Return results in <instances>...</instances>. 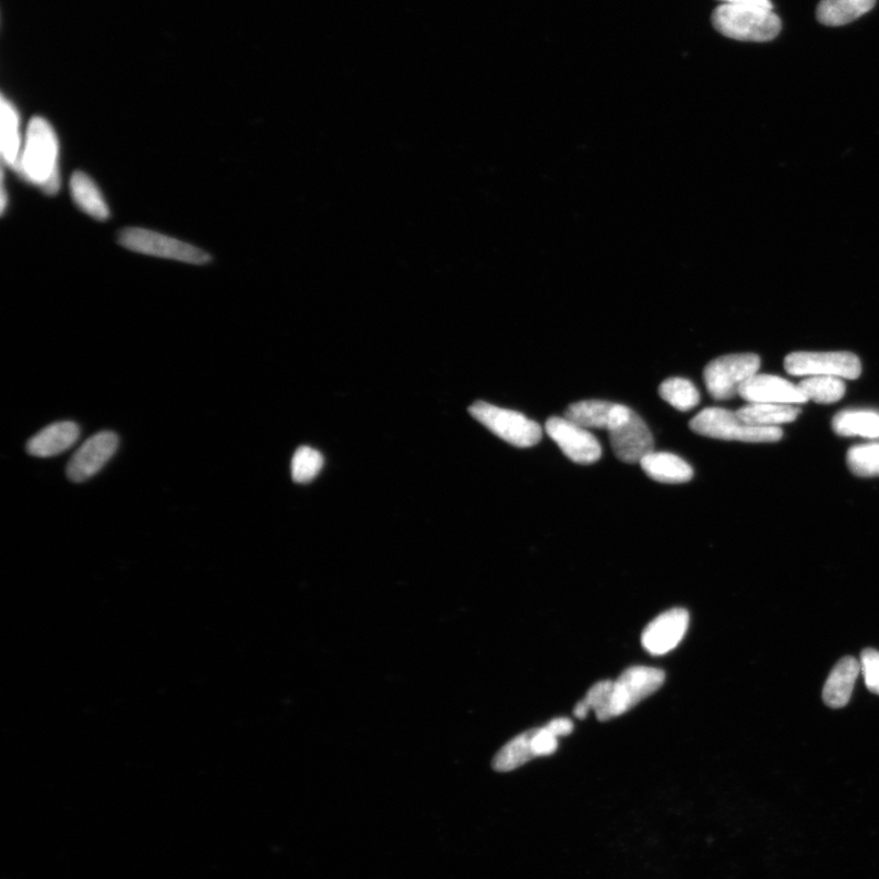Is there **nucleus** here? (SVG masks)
<instances>
[{"label": "nucleus", "mask_w": 879, "mask_h": 879, "mask_svg": "<svg viewBox=\"0 0 879 879\" xmlns=\"http://www.w3.org/2000/svg\"><path fill=\"white\" fill-rule=\"evenodd\" d=\"M16 173L49 195L59 191V141L46 119L35 117L28 123Z\"/></svg>", "instance_id": "nucleus-1"}, {"label": "nucleus", "mask_w": 879, "mask_h": 879, "mask_svg": "<svg viewBox=\"0 0 879 879\" xmlns=\"http://www.w3.org/2000/svg\"><path fill=\"white\" fill-rule=\"evenodd\" d=\"M712 24L723 36L746 43H769L782 28L773 10L730 4H722L713 12Z\"/></svg>", "instance_id": "nucleus-2"}, {"label": "nucleus", "mask_w": 879, "mask_h": 879, "mask_svg": "<svg viewBox=\"0 0 879 879\" xmlns=\"http://www.w3.org/2000/svg\"><path fill=\"white\" fill-rule=\"evenodd\" d=\"M689 428L699 436L741 442H775L783 437L779 427H752L723 408H706L689 423Z\"/></svg>", "instance_id": "nucleus-3"}, {"label": "nucleus", "mask_w": 879, "mask_h": 879, "mask_svg": "<svg viewBox=\"0 0 879 879\" xmlns=\"http://www.w3.org/2000/svg\"><path fill=\"white\" fill-rule=\"evenodd\" d=\"M609 442L616 458L628 464L640 463L654 452L655 440L646 423L633 409L616 403L608 423Z\"/></svg>", "instance_id": "nucleus-4"}, {"label": "nucleus", "mask_w": 879, "mask_h": 879, "mask_svg": "<svg viewBox=\"0 0 879 879\" xmlns=\"http://www.w3.org/2000/svg\"><path fill=\"white\" fill-rule=\"evenodd\" d=\"M473 418L488 428L496 437L514 448H533L543 439V429L536 421L522 413L490 405L484 401L475 402L470 408Z\"/></svg>", "instance_id": "nucleus-5"}, {"label": "nucleus", "mask_w": 879, "mask_h": 879, "mask_svg": "<svg viewBox=\"0 0 879 879\" xmlns=\"http://www.w3.org/2000/svg\"><path fill=\"white\" fill-rule=\"evenodd\" d=\"M665 672L654 667L634 666L614 681L611 697L602 721H609L632 710L640 701L655 694L664 686Z\"/></svg>", "instance_id": "nucleus-6"}, {"label": "nucleus", "mask_w": 879, "mask_h": 879, "mask_svg": "<svg viewBox=\"0 0 879 879\" xmlns=\"http://www.w3.org/2000/svg\"><path fill=\"white\" fill-rule=\"evenodd\" d=\"M122 247L133 252L165 258L190 264L203 265L212 261V257L189 243L173 239L159 233L129 227L119 235Z\"/></svg>", "instance_id": "nucleus-7"}, {"label": "nucleus", "mask_w": 879, "mask_h": 879, "mask_svg": "<svg viewBox=\"0 0 879 879\" xmlns=\"http://www.w3.org/2000/svg\"><path fill=\"white\" fill-rule=\"evenodd\" d=\"M760 366V357L753 354L728 355L710 361L703 371L709 394L717 401L736 397L744 382L758 375Z\"/></svg>", "instance_id": "nucleus-8"}, {"label": "nucleus", "mask_w": 879, "mask_h": 879, "mask_svg": "<svg viewBox=\"0 0 879 879\" xmlns=\"http://www.w3.org/2000/svg\"><path fill=\"white\" fill-rule=\"evenodd\" d=\"M784 368L794 377H835L857 379L862 361L851 352H794L785 358Z\"/></svg>", "instance_id": "nucleus-9"}, {"label": "nucleus", "mask_w": 879, "mask_h": 879, "mask_svg": "<svg viewBox=\"0 0 879 879\" xmlns=\"http://www.w3.org/2000/svg\"><path fill=\"white\" fill-rule=\"evenodd\" d=\"M545 430L568 459L578 464H593L602 459L603 449L591 431L567 418L551 417Z\"/></svg>", "instance_id": "nucleus-10"}, {"label": "nucleus", "mask_w": 879, "mask_h": 879, "mask_svg": "<svg viewBox=\"0 0 879 879\" xmlns=\"http://www.w3.org/2000/svg\"><path fill=\"white\" fill-rule=\"evenodd\" d=\"M119 447L117 433L102 431L82 443L68 464L71 482L82 483L96 475L114 456Z\"/></svg>", "instance_id": "nucleus-11"}, {"label": "nucleus", "mask_w": 879, "mask_h": 879, "mask_svg": "<svg viewBox=\"0 0 879 879\" xmlns=\"http://www.w3.org/2000/svg\"><path fill=\"white\" fill-rule=\"evenodd\" d=\"M689 627V613L672 608L653 620L641 636V644L651 655H665L676 649Z\"/></svg>", "instance_id": "nucleus-12"}, {"label": "nucleus", "mask_w": 879, "mask_h": 879, "mask_svg": "<svg viewBox=\"0 0 879 879\" xmlns=\"http://www.w3.org/2000/svg\"><path fill=\"white\" fill-rule=\"evenodd\" d=\"M738 395L750 403H777V405H796L809 401L799 387H795L791 381L764 375H755L744 382Z\"/></svg>", "instance_id": "nucleus-13"}, {"label": "nucleus", "mask_w": 879, "mask_h": 879, "mask_svg": "<svg viewBox=\"0 0 879 879\" xmlns=\"http://www.w3.org/2000/svg\"><path fill=\"white\" fill-rule=\"evenodd\" d=\"M80 437V429L74 421H59L40 430L29 439L26 450L31 456L47 459L69 450Z\"/></svg>", "instance_id": "nucleus-14"}, {"label": "nucleus", "mask_w": 879, "mask_h": 879, "mask_svg": "<svg viewBox=\"0 0 879 879\" xmlns=\"http://www.w3.org/2000/svg\"><path fill=\"white\" fill-rule=\"evenodd\" d=\"M860 672V662L855 657L846 656L838 662L823 688L825 705L832 709L846 706L852 699L855 681Z\"/></svg>", "instance_id": "nucleus-15"}, {"label": "nucleus", "mask_w": 879, "mask_h": 879, "mask_svg": "<svg viewBox=\"0 0 879 879\" xmlns=\"http://www.w3.org/2000/svg\"><path fill=\"white\" fill-rule=\"evenodd\" d=\"M641 468L650 479L664 484L688 483L694 477L691 465L668 452H651L640 461Z\"/></svg>", "instance_id": "nucleus-16"}, {"label": "nucleus", "mask_w": 879, "mask_h": 879, "mask_svg": "<svg viewBox=\"0 0 879 879\" xmlns=\"http://www.w3.org/2000/svg\"><path fill=\"white\" fill-rule=\"evenodd\" d=\"M70 189L72 199H74L82 212L99 222L109 219L110 212L105 198H103L98 186L88 175L82 171L74 173L71 178Z\"/></svg>", "instance_id": "nucleus-17"}, {"label": "nucleus", "mask_w": 879, "mask_h": 879, "mask_svg": "<svg viewBox=\"0 0 879 879\" xmlns=\"http://www.w3.org/2000/svg\"><path fill=\"white\" fill-rule=\"evenodd\" d=\"M800 408L793 405H777V403H750L739 408L737 417L752 427H779L781 424L792 423L799 416Z\"/></svg>", "instance_id": "nucleus-18"}, {"label": "nucleus", "mask_w": 879, "mask_h": 879, "mask_svg": "<svg viewBox=\"0 0 879 879\" xmlns=\"http://www.w3.org/2000/svg\"><path fill=\"white\" fill-rule=\"evenodd\" d=\"M876 0H821L817 19L825 26H843L870 13Z\"/></svg>", "instance_id": "nucleus-19"}, {"label": "nucleus", "mask_w": 879, "mask_h": 879, "mask_svg": "<svg viewBox=\"0 0 879 879\" xmlns=\"http://www.w3.org/2000/svg\"><path fill=\"white\" fill-rule=\"evenodd\" d=\"M2 158L8 167L17 171L24 149L20 131L19 112L12 102L2 97Z\"/></svg>", "instance_id": "nucleus-20"}, {"label": "nucleus", "mask_w": 879, "mask_h": 879, "mask_svg": "<svg viewBox=\"0 0 879 879\" xmlns=\"http://www.w3.org/2000/svg\"><path fill=\"white\" fill-rule=\"evenodd\" d=\"M833 430L841 437L879 438V412L843 411L832 423Z\"/></svg>", "instance_id": "nucleus-21"}, {"label": "nucleus", "mask_w": 879, "mask_h": 879, "mask_svg": "<svg viewBox=\"0 0 879 879\" xmlns=\"http://www.w3.org/2000/svg\"><path fill=\"white\" fill-rule=\"evenodd\" d=\"M616 403L603 400H587L572 403L565 418L585 429H607Z\"/></svg>", "instance_id": "nucleus-22"}, {"label": "nucleus", "mask_w": 879, "mask_h": 879, "mask_svg": "<svg viewBox=\"0 0 879 879\" xmlns=\"http://www.w3.org/2000/svg\"><path fill=\"white\" fill-rule=\"evenodd\" d=\"M533 733L534 729L526 730L522 733L521 736H516L507 743L506 746L496 753L492 768L499 772H510L535 759V753L532 748Z\"/></svg>", "instance_id": "nucleus-23"}, {"label": "nucleus", "mask_w": 879, "mask_h": 879, "mask_svg": "<svg viewBox=\"0 0 879 879\" xmlns=\"http://www.w3.org/2000/svg\"><path fill=\"white\" fill-rule=\"evenodd\" d=\"M662 400L680 412L696 408L700 402V392L688 379L670 378L662 382L658 388Z\"/></svg>", "instance_id": "nucleus-24"}, {"label": "nucleus", "mask_w": 879, "mask_h": 879, "mask_svg": "<svg viewBox=\"0 0 879 879\" xmlns=\"http://www.w3.org/2000/svg\"><path fill=\"white\" fill-rule=\"evenodd\" d=\"M806 399L817 403H834L843 399L845 384L841 378L835 377H809L798 385Z\"/></svg>", "instance_id": "nucleus-25"}, {"label": "nucleus", "mask_w": 879, "mask_h": 879, "mask_svg": "<svg viewBox=\"0 0 879 879\" xmlns=\"http://www.w3.org/2000/svg\"><path fill=\"white\" fill-rule=\"evenodd\" d=\"M850 470L857 477H878L879 475V443L858 444L847 452Z\"/></svg>", "instance_id": "nucleus-26"}, {"label": "nucleus", "mask_w": 879, "mask_h": 879, "mask_svg": "<svg viewBox=\"0 0 879 879\" xmlns=\"http://www.w3.org/2000/svg\"><path fill=\"white\" fill-rule=\"evenodd\" d=\"M324 465V459L317 450L299 448L293 459V478L296 483L312 482Z\"/></svg>", "instance_id": "nucleus-27"}, {"label": "nucleus", "mask_w": 879, "mask_h": 879, "mask_svg": "<svg viewBox=\"0 0 879 879\" xmlns=\"http://www.w3.org/2000/svg\"><path fill=\"white\" fill-rule=\"evenodd\" d=\"M614 688L613 680H603L596 682L591 690L587 691V694L584 699L589 709L594 710L596 712V716L598 721H602L604 713L607 709L609 697H611V691Z\"/></svg>", "instance_id": "nucleus-28"}, {"label": "nucleus", "mask_w": 879, "mask_h": 879, "mask_svg": "<svg viewBox=\"0 0 879 879\" xmlns=\"http://www.w3.org/2000/svg\"><path fill=\"white\" fill-rule=\"evenodd\" d=\"M860 665L867 689L879 696V651L864 650Z\"/></svg>", "instance_id": "nucleus-29"}, {"label": "nucleus", "mask_w": 879, "mask_h": 879, "mask_svg": "<svg viewBox=\"0 0 879 879\" xmlns=\"http://www.w3.org/2000/svg\"><path fill=\"white\" fill-rule=\"evenodd\" d=\"M532 748L535 758L549 757L558 748V737L547 726L535 728L532 738Z\"/></svg>", "instance_id": "nucleus-30"}, {"label": "nucleus", "mask_w": 879, "mask_h": 879, "mask_svg": "<svg viewBox=\"0 0 879 879\" xmlns=\"http://www.w3.org/2000/svg\"><path fill=\"white\" fill-rule=\"evenodd\" d=\"M549 727L557 737L568 736L574 729L573 722L570 718L560 717L555 718L546 725Z\"/></svg>", "instance_id": "nucleus-31"}, {"label": "nucleus", "mask_w": 879, "mask_h": 879, "mask_svg": "<svg viewBox=\"0 0 879 879\" xmlns=\"http://www.w3.org/2000/svg\"><path fill=\"white\" fill-rule=\"evenodd\" d=\"M720 2H722L723 4L763 8L773 10V4L771 3V0H720Z\"/></svg>", "instance_id": "nucleus-32"}, {"label": "nucleus", "mask_w": 879, "mask_h": 879, "mask_svg": "<svg viewBox=\"0 0 879 879\" xmlns=\"http://www.w3.org/2000/svg\"><path fill=\"white\" fill-rule=\"evenodd\" d=\"M589 711H591V709H589L586 702L583 700L577 703V706L574 708V715L579 720H584L587 716Z\"/></svg>", "instance_id": "nucleus-33"}, {"label": "nucleus", "mask_w": 879, "mask_h": 879, "mask_svg": "<svg viewBox=\"0 0 879 879\" xmlns=\"http://www.w3.org/2000/svg\"><path fill=\"white\" fill-rule=\"evenodd\" d=\"M4 171L2 174V213L5 212L7 203H8V195L5 190V182H4Z\"/></svg>", "instance_id": "nucleus-34"}]
</instances>
